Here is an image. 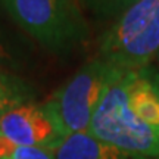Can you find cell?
I'll use <instances>...</instances> for the list:
<instances>
[{
    "label": "cell",
    "instance_id": "obj_1",
    "mask_svg": "<svg viewBox=\"0 0 159 159\" xmlns=\"http://www.w3.org/2000/svg\"><path fill=\"white\" fill-rule=\"evenodd\" d=\"M5 15L44 50L68 57L90 39V27L77 0H0Z\"/></svg>",
    "mask_w": 159,
    "mask_h": 159
},
{
    "label": "cell",
    "instance_id": "obj_2",
    "mask_svg": "<svg viewBox=\"0 0 159 159\" xmlns=\"http://www.w3.org/2000/svg\"><path fill=\"white\" fill-rule=\"evenodd\" d=\"M122 72L124 69L102 57L91 59L46 100L44 105L66 136L89 131L106 90Z\"/></svg>",
    "mask_w": 159,
    "mask_h": 159
},
{
    "label": "cell",
    "instance_id": "obj_3",
    "mask_svg": "<svg viewBox=\"0 0 159 159\" xmlns=\"http://www.w3.org/2000/svg\"><path fill=\"white\" fill-rule=\"evenodd\" d=\"M87 133L130 155L146 159L159 156V128L143 124L130 109L127 71L106 90Z\"/></svg>",
    "mask_w": 159,
    "mask_h": 159
},
{
    "label": "cell",
    "instance_id": "obj_4",
    "mask_svg": "<svg viewBox=\"0 0 159 159\" xmlns=\"http://www.w3.org/2000/svg\"><path fill=\"white\" fill-rule=\"evenodd\" d=\"M0 137L21 146L55 150L68 136L44 102H31L0 116Z\"/></svg>",
    "mask_w": 159,
    "mask_h": 159
},
{
    "label": "cell",
    "instance_id": "obj_5",
    "mask_svg": "<svg viewBox=\"0 0 159 159\" xmlns=\"http://www.w3.org/2000/svg\"><path fill=\"white\" fill-rule=\"evenodd\" d=\"M159 15V0H139L115 19L99 41V57L112 62L146 31Z\"/></svg>",
    "mask_w": 159,
    "mask_h": 159
},
{
    "label": "cell",
    "instance_id": "obj_6",
    "mask_svg": "<svg viewBox=\"0 0 159 159\" xmlns=\"http://www.w3.org/2000/svg\"><path fill=\"white\" fill-rule=\"evenodd\" d=\"M127 97L133 114L143 124L159 128V68L149 65L127 71Z\"/></svg>",
    "mask_w": 159,
    "mask_h": 159
},
{
    "label": "cell",
    "instance_id": "obj_7",
    "mask_svg": "<svg viewBox=\"0 0 159 159\" xmlns=\"http://www.w3.org/2000/svg\"><path fill=\"white\" fill-rule=\"evenodd\" d=\"M55 159H146L130 155L93 137L90 133L68 136L55 149Z\"/></svg>",
    "mask_w": 159,
    "mask_h": 159
},
{
    "label": "cell",
    "instance_id": "obj_8",
    "mask_svg": "<svg viewBox=\"0 0 159 159\" xmlns=\"http://www.w3.org/2000/svg\"><path fill=\"white\" fill-rule=\"evenodd\" d=\"M35 89L16 72L0 68V116L12 109L34 102Z\"/></svg>",
    "mask_w": 159,
    "mask_h": 159
},
{
    "label": "cell",
    "instance_id": "obj_9",
    "mask_svg": "<svg viewBox=\"0 0 159 159\" xmlns=\"http://www.w3.org/2000/svg\"><path fill=\"white\" fill-rule=\"evenodd\" d=\"M2 12L3 11H0V68L18 74L24 65V52L13 30L5 24Z\"/></svg>",
    "mask_w": 159,
    "mask_h": 159
},
{
    "label": "cell",
    "instance_id": "obj_10",
    "mask_svg": "<svg viewBox=\"0 0 159 159\" xmlns=\"http://www.w3.org/2000/svg\"><path fill=\"white\" fill-rule=\"evenodd\" d=\"M0 159H55V150L35 146H21L0 137Z\"/></svg>",
    "mask_w": 159,
    "mask_h": 159
},
{
    "label": "cell",
    "instance_id": "obj_11",
    "mask_svg": "<svg viewBox=\"0 0 159 159\" xmlns=\"http://www.w3.org/2000/svg\"><path fill=\"white\" fill-rule=\"evenodd\" d=\"M136 2L139 0H84L89 11L94 16L102 19H116Z\"/></svg>",
    "mask_w": 159,
    "mask_h": 159
},
{
    "label": "cell",
    "instance_id": "obj_12",
    "mask_svg": "<svg viewBox=\"0 0 159 159\" xmlns=\"http://www.w3.org/2000/svg\"><path fill=\"white\" fill-rule=\"evenodd\" d=\"M156 57H158V62H159V52H158V56H156Z\"/></svg>",
    "mask_w": 159,
    "mask_h": 159
},
{
    "label": "cell",
    "instance_id": "obj_13",
    "mask_svg": "<svg viewBox=\"0 0 159 159\" xmlns=\"http://www.w3.org/2000/svg\"><path fill=\"white\" fill-rule=\"evenodd\" d=\"M156 159H159V156H158V158H156Z\"/></svg>",
    "mask_w": 159,
    "mask_h": 159
}]
</instances>
